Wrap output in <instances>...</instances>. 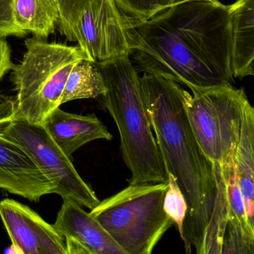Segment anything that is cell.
<instances>
[{
	"instance_id": "obj_1",
	"label": "cell",
	"mask_w": 254,
	"mask_h": 254,
	"mask_svg": "<svg viewBox=\"0 0 254 254\" xmlns=\"http://www.w3.org/2000/svg\"><path fill=\"white\" fill-rule=\"evenodd\" d=\"M131 32L139 72L190 89L234 83L230 12L218 0H181Z\"/></svg>"
},
{
	"instance_id": "obj_2",
	"label": "cell",
	"mask_w": 254,
	"mask_h": 254,
	"mask_svg": "<svg viewBox=\"0 0 254 254\" xmlns=\"http://www.w3.org/2000/svg\"><path fill=\"white\" fill-rule=\"evenodd\" d=\"M141 94L166 172L176 179L188 205L184 221L186 252L201 254L216 196L212 163L200 149L185 105L190 93L172 80L144 73Z\"/></svg>"
},
{
	"instance_id": "obj_3",
	"label": "cell",
	"mask_w": 254,
	"mask_h": 254,
	"mask_svg": "<svg viewBox=\"0 0 254 254\" xmlns=\"http://www.w3.org/2000/svg\"><path fill=\"white\" fill-rule=\"evenodd\" d=\"M130 56L98 63L106 86L102 105L115 122L123 160L131 173L130 185L167 183L166 168L141 94Z\"/></svg>"
},
{
	"instance_id": "obj_4",
	"label": "cell",
	"mask_w": 254,
	"mask_h": 254,
	"mask_svg": "<svg viewBox=\"0 0 254 254\" xmlns=\"http://www.w3.org/2000/svg\"><path fill=\"white\" fill-rule=\"evenodd\" d=\"M20 63L11 68L16 115L33 124L43 125L47 116L62 105L64 89L69 72L81 60H90L77 46L28 38Z\"/></svg>"
},
{
	"instance_id": "obj_5",
	"label": "cell",
	"mask_w": 254,
	"mask_h": 254,
	"mask_svg": "<svg viewBox=\"0 0 254 254\" xmlns=\"http://www.w3.org/2000/svg\"><path fill=\"white\" fill-rule=\"evenodd\" d=\"M167 183L129 185L99 202L90 215L126 254H151L174 225L163 209Z\"/></svg>"
},
{
	"instance_id": "obj_6",
	"label": "cell",
	"mask_w": 254,
	"mask_h": 254,
	"mask_svg": "<svg viewBox=\"0 0 254 254\" xmlns=\"http://www.w3.org/2000/svg\"><path fill=\"white\" fill-rule=\"evenodd\" d=\"M184 108L196 140L212 166L234 159L244 113L249 102L233 85L190 88Z\"/></svg>"
},
{
	"instance_id": "obj_7",
	"label": "cell",
	"mask_w": 254,
	"mask_h": 254,
	"mask_svg": "<svg viewBox=\"0 0 254 254\" xmlns=\"http://www.w3.org/2000/svg\"><path fill=\"white\" fill-rule=\"evenodd\" d=\"M0 133L17 145L54 186L55 194L91 209L100 200L80 176L71 157L52 139L43 125L16 115L14 101L0 105Z\"/></svg>"
},
{
	"instance_id": "obj_8",
	"label": "cell",
	"mask_w": 254,
	"mask_h": 254,
	"mask_svg": "<svg viewBox=\"0 0 254 254\" xmlns=\"http://www.w3.org/2000/svg\"><path fill=\"white\" fill-rule=\"evenodd\" d=\"M212 168L216 196L201 254H254V228L248 221L234 159Z\"/></svg>"
},
{
	"instance_id": "obj_9",
	"label": "cell",
	"mask_w": 254,
	"mask_h": 254,
	"mask_svg": "<svg viewBox=\"0 0 254 254\" xmlns=\"http://www.w3.org/2000/svg\"><path fill=\"white\" fill-rule=\"evenodd\" d=\"M0 218L21 254H66L65 239L38 212L13 199L0 201Z\"/></svg>"
},
{
	"instance_id": "obj_10",
	"label": "cell",
	"mask_w": 254,
	"mask_h": 254,
	"mask_svg": "<svg viewBox=\"0 0 254 254\" xmlns=\"http://www.w3.org/2000/svg\"><path fill=\"white\" fill-rule=\"evenodd\" d=\"M0 190L38 202L54 186L14 142L0 133Z\"/></svg>"
},
{
	"instance_id": "obj_11",
	"label": "cell",
	"mask_w": 254,
	"mask_h": 254,
	"mask_svg": "<svg viewBox=\"0 0 254 254\" xmlns=\"http://www.w3.org/2000/svg\"><path fill=\"white\" fill-rule=\"evenodd\" d=\"M53 225L64 239L78 242L89 254H126L102 224L72 200H64Z\"/></svg>"
},
{
	"instance_id": "obj_12",
	"label": "cell",
	"mask_w": 254,
	"mask_h": 254,
	"mask_svg": "<svg viewBox=\"0 0 254 254\" xmlns=\"http://www.w3.org/2000/svg\"><path fill=\"white\" fill-rule=\"evenodd\" d=\"M43 126L52 139L68 156H71L88 142L113 139L106 126L95 114L79 115L61 109L52 111Z\"/></svg>"
},
{
	"instance_id": "obj_13",
	"label": "cell",
	"mask_w": 254,
	"mask_h": 254,
	"mask_svg": "<svg viewBox=\"0 0 254 254\" xmlns=\"http://www.w3.org/2000/svg\"><path fill=\"white\" fill-rule=\"evenodd\" d=\"M231 24L233 77L254 75V0H236L228 5Z\"/></svg>"
},
{
	"instance_id": "obj_14",
	"label": "cell",
	"mask_w": 254,
	"mask_h": 254,
	"mask_svg": "<svg viewBox=\"0 0 254 254\" xmlns=\"http://www.w3.org/2000/svg\"><path fill=\"white\" fill-rule=\"evenodd\" d=\"M254 109L250 102L244 113L234 164L248 221L254 228Z\"/></svg>"
},
{
	"instance_id": "obj_15",
	"label": "cell",
	"mask_w": 254,
	"mask_h": 254,
	"mask_svg": "<svg viewBox=\"0 0 254 254\" xmlns=\"http://www.w3.org/2000/svg\"><path fill=\"white\" fill-rule=\"evenodd\" d=\"M12 11L19 28L41 39L54 33L59 19L58 0H12Z\"/></svg>"
},
{
	"instance_id": "obj_16",
	"label": "cell",
	"mask_w": 254,
	"mask_h": 254,
	"mask_svg": "<svg viewBox=\"0 0 254 254\" xmlns=\"http://www.w3.org/2000/svg\"><path fill=\"white\" fill-rule=\"evenodd\" d=\"M102 72L91 61H80L72 68L66 80L62 105L78 99H97L106 93Z\"/></svg>"
},
{
	"instance_id": "obj_17",
	"label": "cell",
	"mask_w": 254,
	"mask_h": 254,
	"mask_svg": "<svg viewBox=\"0 0 254 254\" xmlns=\"http://www.w3.org/2000/svg\"><path fill=\"white\" fill-rule=\"evenodd\" d=\"M111 1L115 0H58L59 32L65 36L72 35L77 22L84 13L97 9Z\"/></svg>"
},
{
	"instance_id": "obj_18",
	"label": "cell",
	"mask_w": 254,
	"mask_h": 254,
	"mask_svg": "<svg viewBox=\"0 0 254 254\" xmlns=\"http://www.w3.org/2000/svg\"><path fill=\"white\" fill-rule=\"evenodd\" d=\"M166 174L168 187L163 200V209L176 226L185 247L187 241L184 237V226L188 211V205L174 175L169 172H166Z\"/></svg>"
},
{
	"instance_id": "obj_19",
	"label": "cell",
	"mask_w": 254,
	"mask_h": 254,
	"mask_svg": "<svg viewBox=\"0 0 254 254\" xmlns=\"http://www.w3.org/2000/svg\"><path fill=\"white\" fill-rule=\"evenodd\" d=\"M181 0H115L120 11L133 24L149 20Z\"/></svg>"
},
{
	"instance_id": "obj_20",
	"label": "cell",
	"mask_w": 254,
	"mask_h": 254,
	"mask_svg": "<svg viewBox=\"0 0 254 254\" xmlns=\"http://www.w3.org/2000/svg\"><path fill=\"white\" fill-rule=\"evenodd\" d=\"M27 35L17 26L12 11V0H0V37L22 38Z\"/></svg>"
},
{
	"instance_id": "obj_21",
	"label": "cell",
	"mask_w": 254,
	"mask_h": 254,
	"mask_svg": "<svg viewBox=\"0 0 254 254\" xmlns=\"http://www.w3.org/2000/svg\"><path fill=\"white\" fill-rule=\"evenodd\" d=\"M13 65L9 45L5 38L0 37V80L11 70Z\"/></svg>"
}]
</instances>
